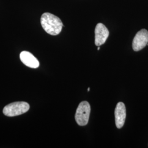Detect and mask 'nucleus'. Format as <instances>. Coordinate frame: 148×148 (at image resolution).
Instances as JSON below:
<instances>
[{"instance_id":"nucleus-8","label":"nucleus","mask_w":148,"mask_h":148,"mask_svg":"<svg viewBox=\"0 0 148 148\" xmlns=\"http://www.w3.org/2000/svg\"><path fill=\"white\" fill-rule=\"evenodd\" d=\"M100 49V47H99V46H98V50L99 51Z\"/></svg>"},{"instance_id":"nucleus-6","label":"nucleus","mask_w":148,"mask_h":148,"mask_svg":"<svg viewBox=\"0 0 148 148\" xmlns=\"http://www.w3.org/2000/svg\"><path fill=\"white\" fill-rule=\"evenodd\" d=\"M126 117V109L123 103L119 102L115 110V124L117 128H121L123 126Z\"/></svg>"},{"instance_id":"nucleus-4","label":"nucleus","mask_w":148,"mask_h":148,"mask_svg":"<svg viewBox=\"0 0 148 148\" xmlns=\"http://www.w3.org/2000/svg\"><path fill=\"white\" fill-rule=\"evenodd\" d=\"M148 43V32L142 29L138 32L133 40L132 48L134 51H139L145 47Z\"/></svg>"},{"instance_id":"nucleus-5","label":"nucleus","mask_w":148,"mask_h":148,"mask_svg":"<svg viewBox=\"0 0 148 148\" xmlns=\"http://www.w3.org/2000/svg\"><path fill=\"white\" fill-rule=\"evenodd\" d=\"M109 35L107 27L102 23H98L95 29V45L100 46L106 42Z\"/></svg>"},{"instance_id":"nucleus-3","label":"nucleus","mask_w":148,"mask_h":148,"mask_svg":"<svg viewBox=\"0 0 148 148\" xmlns=\"http://www.w3.org/2000/svg\"><path fill=\"white\" fill-rule=\"evenodd\" d=\"M90 112V106L88 102L87 101L81 102L76 109L75 116V120L79 126H84L88 123Z\"/></svg>"},{"instance_id":"nucleus-7","label":"nucleus","mask_w":148,"mask_h":148,"mask_svg":"<svg viewBox=\"0 0 148 148\" xmlns=\"http://www.w3.org/2000/svg\"><path fill=\"white\" fill-rule=\"evenodd\" d=\"M20 59L21 62L27 66L31 68H37L40 63L38 60L33 54L27 51H23L20 54Z\"/></svg>"},{"instance_id":"nucleus-1","label":"nucleus","mask_w":148,"mask_h":148,"mask_svg":"<svg viewBox=\"0 0 148 148\" xmlns=\"http://www.w3.org/2000/svg\"><path fill=\"white\" fill-rule=\"evenodd\" d=\"M41 24L45 31L53 36L59 34L63 27L62 21L58 16L48 12L41 16Z\"/></svg>"},{"instance_id":"nucleus-2","label":"nucleus","mask_w":148,"mask_h":148,"mask_svg":"<svg viewBox=\"0 0 148 148\" xmlns=\"http://www.w3.org/2000/svg\"><path fill=\"white\" fill-rule=\"evenodd\" d=\"M30 106L27 102H14L5 106L3 108V113L7 116H16L27 112Z\"/></svg>"},{"instance_id":"nucleus-9","label":"nucleus","mask_w":148,"mask_h":148,"mask_svg":"<svg viewBox=\"0 0 148 148\" xmlns=\"http://www.w3.org/2000/svg\"><path fill=\"white\" fill-rule=\"evenodd\" d=\"M88 90V92H89V91H90V88H88V90Z\"/></svg>"}]
</instances>
